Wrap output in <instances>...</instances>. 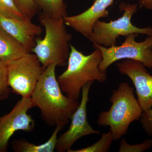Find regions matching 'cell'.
I'll return each mask as SVG.
<instances>
[{
	"mask_svg": "<svg viewBox=\"0 0 152 152\" xmlns=\"http://www.w3.org/2000/svg\"><path fill=\"white\" fill-rule=\"evenodd\" d=\"M17 7L25 17L31 20L37 12L39 7L34 0H14Z\"/></svg>",
	"mask_w": 152,
	"mask_h": 152,
	"instance_id": "19",
	"label": "cell"
},
{
	"mask_svg": "<svg viewBox=\"0 0 152 152\" xmlns=\"http://www.w3.org/2000/svg\"><path fill=\"white\" fill-rule=\"evenodd\" d=\"M10 92L8 83L7 65L0 60V99L4 100L9 96Z\"/></svg>",
	"mask_w": 152,
	"mask_h": 152,
	"instance_id": "20",
	"label": "cell"
},
{
	"mask_svg": "<svg viewBox=\"0 0 152 152\" xmlns=\"http://www.w3.org/2000/svg\"><path fill=\"white\" fill-rule=\"evenodd\" d=\"M113 1L114 0H95L92 5L83 12L72 16L65 17V24L89 39L95 23L101 18L108 17L107 9L113 4Z\"/></svg>",
	"mask_w": 152,
	"mask_h": 152,
	"instance_id": "12",
	"label": "cell"
},
{
	"mask_svg": "<svg viewBox=\"0 0 152 152\" xmlns=\"http://www.w3.org/2000/svg\"><path fill=\"white\" fill-rule=\"evenodd\" d=\"M152 147V140L148 139L142 143L136 145L129 144L124 139H123L120 143L119 152H142L149 149Z\"/></svg>",
	"mask_w": 152,
	"mask_h": 152,
	"instance_id": "18",
	"label": "cell"
},
{
	"mask_svg": "<svg viewBox=\"0 0 152 152\" xmlns=\"http://www.w3.org/2000/svg\"><path fill=\"white\" fill-rule=\"evenodd\" d=\"M70 48L67 68L58 77L57 80L63 92L69 97L78 100L85 85L94 81L104 83L107 75L99 68L102 59L99 49L95 48L91 54L85 55L74 46L70 45Z\"/></svg>",
	"mask_w": 152,
	"mask_h": 152,
	"instance_id": "2",
	"label": "cell"
},
{
	"mask_svg": "<svg viewBox=\"0 0 152 152\" xmlns=\"http://www.w3.org/2000/svg\"><path fill=\"white\" fill-rule=\"evenodd\" d=\"M112 103L107 111H103L99 115L98 124L109 126L117 141L126 135L130 125L140 120L143 110L134 94V88L127 83L120 84L114 90L110 99Z\"/></svg>",
	"mask_w": 152,
	"mask_h": 152,
	"instance_id": "3",
	"label": "cell"
},
{
	"mask_svg": "<svg viewBox=\"0 0 152 152\" xmlns=\"http://www.w3.org/2000/svg\"><path fill=\"white\" fill-rule=\"evenodd\" d=\"M39 8L49 16L64 19L67 16L66 6L64 0H34Z\"/></svg>",
	"mask_w": 152,
	"mask_h": 152,
	"instance_id": "15",
	"label": "cell"
},
{
	"mask_svg": "<svg viewBox=\"0 0 152 152\" xmlns=\"http://www.w3.org/2000/svg\"><path fill=\"white\" fill-rule=\"evenodd\" d=\"M39 19L45 28V34L43 39H36L31 52L36 55L45 69L52 64L65 66L72 36L66 30L64 19L52 18L42 12Z\"/></svg>",
	"mask_w": 152,
	"mask_h": 152,
	"instance_id": "4",
	"label": "cell"
},
{
	"mask_svg": "<svg viewBox=\"0 0 152 152\" xmlns=\"http://www.w3.org/2000/svg\"><path fill=\"white\" fill-rule=\"evenodd\" d=\"M137 4L121 3L119 9L124 11L122 16L109 23L98 20L93 26L90 40L94 45L110 48L116 45L117 38L120 36L125 37L132 34L152 35V27L139 28L131 23L132 17L137 11Z\"/></svg>",
	"mask_w": 152,
	"mask_h": 152,
	"instance_id": "5",
	"label": "cell"
},
{
	"mask_svg": "<svg viewBox=\"0 0 152 152\" xmlns=\"http://www.w3.org/2000/svg\"><path fill=\"white\" fill-rule=\"evenodd\" d=\"M0 14L16 18H26L19 10L14 0H0Z\"/></svg>",
	"mask_w": 152,
	"mask_h": 152,
	"instance_id": "17",
	"label": "cell"
},
{
	"mask_svg": "<svg viewBox=\"0 0 152 152\" xmlns=\"http://www.w3.org/2000/svg\"><path fill=\"white\" fill-rule=\"evenodd\" d=\"M94 82H90L82 89L81 101L71 117L69 129L58 137L56 150L58 152H67L76 141L84 136L99 134L89 124L87 117V104L89 100V93Z\"/></svg>",
	"mask_w": 152,
	"mask_h": 152,
	"instance_id": "8",
	"label": "cell"
},
{
	"mask_svg": "<svg viewBox=\"0 0 152 152\" xmlns=\"http://www.w3.org/2000/svg\"><path fill=\"white\" fill-rule=\"evenodd\" d=\"M56 66L52 64L45 69L31 98L34 107L39 109L48 126L59 125L64 127L80 103L63 94L56 78Z\"/></svg>",
	"mask_w": 152,
	"mask_h": 152,
	"instance_id": "1",
	"label": "cell"
},
{
	"mask_svg": "<svg viewBox=\"0 0 152 152\" xmlns=\"http://www.w3.org/2000/svg\"><path fill=\"white\" fill-rule=\"evenodd\" d=\"M34 107L31 98H22L10 113L0 118V152L7 151L9 140L18 131L34 130V120L28 114Z\"/></svg>",
	"mask_w": 152,
	"mask_h": 152,
	"instance_id": "9",
	"label": "cell"
},
{
	"mask_svg": "<svg viewBox=\"0 0 152 152\" xmlns=\"http://www.w3.org/2000/svg\"><path fill=\"white\" fill-rule=\"evenodd\" d=\"M120 73L127 76L135 88L137 101L143 111L152 108V76L140 62L126 59L116 64Z\"/></svg>",
	"mask_w": 152,
	"mask_h": 152,
	"instance_id": "10",
	"label": "cell"
},
{
	"mask_svg": "<svg viewBox=\"0 0 152 152\" xmlns=\"http://www.w3.org/2000/svg\"><path fill=\"white\" fill-rule=\"evenodd\" d=\"M28 18L18 19L0 14V27L31 53L35 46V38L42 32V27Z\"/></svg>",
	"mask_w": 152,
	"mask_h": 152,
	"instance_id": "11",
	"label": "cell"
},
{
	"mask_svg": "<svg viewBox=\"0 0 152 152\" xmlns=\"http://www.w3.org/2000/svg\"><path fill=\"white\" fill-rule=\"evenodd\" d=\"M98 142L90 146L78 150L70 149L68 152H107L110 148L114 140L113 136L111 132L104 133Z\"/></svg>",
	"mask_w": 152,
	"mask_h": 152,
	"instance_id": "16",
	"label": "cell"
},
{
	"mask_svg": "<svg viewBox=\"0 0 152 152\" xmlns=\"http://www.w3.org/2000/svg\"><path fill=\"white\" fill-rule=\"evenodd\" d=\"M63 128L64 127L61 125H57L54 131L48 141L41 145L32 143L24 139L15 140L11 143L12 149L16 152H54L56 147L58 134Z\"/></svg>",
	"mask_w": 152,
	"mask_h": 152,
	"instance_id": "14",
	"label": "cell"
},
{
	"mask_svg": "<svg viewBox=\"0 0 152 152\" xmlns=\"http://www.w3.org/2000/svg\"><path fill=\"white\" fill-rule=\"evenodd\" d=\"M140 8L152 10V0H138Z\"/></svg>",
	"mask_w": 152,
	"mask_h": 152,
	"instance_id": "22",
	"label": "cell"
},
{
	"mask_svg": "<svg viewBox=\"0 0 152 152\" xmlns=\"http://www.w3.org/2000/svg\"><path fill=\"white\" fill-rule=\"evenodd\" d=\"M30 53L0 27V60L6 64Z\"/></svg>",
	"mask_w": 152,
	"mask_h": 152,
	"instance_id": "13",
	"label": "cell"
},
{
	"mask_svg": "<svg viewBox=\"0 0 152 152\" xmlns=\"http://www.w3.org/2000/svg\"><path fill=\"white\" fill-rule=\"evenodd\" d=\"M7 65L8 83L13 91L31 98L45 70L36 55L28 53Z\"/></svg>",
	"mask_w": 152,
	"mask_h": 152,
	"instance_id": "7",
	"label": "cell"
},
{
	"mask_svg": "<svg viewBox=\"0 0 152 152\" xmlns=\"http://www.w3.org/2000/svg\"><path fill=\"white\" fill-rule=\"evenodd\" d=\"M139 34H132L125 37L126 39L119 46L106 48L94 45V48L100 50L102 59L99 68L106 73L107 69L113 63L123 59L137 61L147 67L152 68V35L148 36L142 42H137L135 38Z\"/></svg>",
	"mask_w": 152,
	"mask_h": 152,
	"instance_id": "6",
	"label": "cell"
},
{
	"mask_svg": "<svg viewBox=\"0 0 152 152\" xmlns=\"http://www.w3.org/2000/svg\"><path fill=\"white\" fill-rule=\"evenodd\" d=\"M139 120L145 132L152 137V108L143 111Z\"/></svg>",
	"mask_w": 152,
	"mask_h": 152,
	"instance_id": "21",
	"label": "cell"
}]
</instances>
